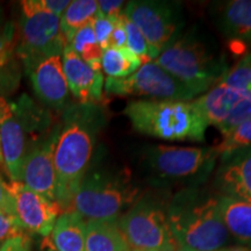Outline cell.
Returning <instances> with one entry per match:
<instances>
[{"label": "cell", "instance_id": "obj_1", "mask_svg": "<svg viewBox=\"0 0 251 251\" xmlns=\"http://www.w3.org/2000/svg\"><path fill=\"white\" fill-rule=\"evenodd\" d=\"M105 121V111L98 103L78 102L65 108L54 156L57 203L63 213L68 212L72 198L86 176Z\"/></svg>", "mask_w": 251, "mask_h": 251}, {"label": "cell", "instance_id": "obj_2", "mask_svg": "<svg viewBox=\"0 0 251 251\" xmlns=\"http://www.w3.org/2000/svg\"><path fill=\"white\" fill-rule=\"evenodd\" d=\"M220 194L201 186L183 188L166 206V218L176 242L194 251H218L229 242L220 213Z\"/></svg>", "mask_w": 251, "mask_h": 251}, {"label": "cell", "instance_id": "obj_3", "mask_svg": "<svg viewBox=\"0 0 251 251\" xmlns=\"http://www.w3.org/2000/svg\"><path fill=\"white\" fill-rule=\"evenodd\" d=\"M155 62L197 96L215 86L228 71L227 59L219 46L198 27L181 33Z\"/></svg>", "mask_w": 251, "mask_h": 251}, {"label": "cell", "instance_id": "obj_4", "mask_svg": "<svg viewBox=\"0 0 251 251\" xmlns=\"http://www.w3.org/2000/svg\"><path fill=\"white\" fill-rule=\"evenodd\" d=\"M125 115L136 131L166 141L203 142L208 125L193 101L134 100Z\"/></svg>", "mask_w": 251, "mask_h": 251}, {"label": "cell", "instance_id": "obj_5", "mask_svg": "<svg viewBox=\"0 0 251 251\" xmlns=\"http://www.w3.org/2000/svg\"><path fill=\"white\" fill-rule=\"evenodd\" d=\"M214 147H149L143 151V168L150 183L158 187H199L216 166Z\"/></svg>", "mask_w": 251, "mask_h": 251}, {"label": "cell", "instance_id": "obj_6", "mask_svg": "<svg viewBox=\"0 0 251 251\" xmlns=\"http://www.w3.org/2000/svg\"><path fill=\"white\" fill-rule=\"evenodd\" d=\"M140 199L141 190L126 172H96L81 180L68 212L87 221H118Z\"/></svg>", "mask_w": 251, "mask_h": 251}, {"label": "cell", "instance_id": "obj_7", "mask_svg": "<svg viewBox=\"0 0 251 251\" xmlns=\"http://www.w3.org/2000/svg\"><path fill=\"white\" fill-rule=\"evenodd\" d=\"M15 54L25 68L40 59L62 55L68 46L61 30V17L43 11L37 0H24Z\"/></svg>", "mask_w": 251, "mask_h": 251}, {"label": "cell", "instance_id": "obj_8", "mask_svg": "<svg viewBox=\"0 0 251 251\" xmlns=\"http://www.w3.org/2000/svg\"><path fill=\"white\" fill-rule=\"evenodd\" d=\"M128 247L141 251H176V242L166 218V207L151 197H141L118 220Z\"/></svg>", "mask_w": 251, "mask_h": 251}, {"label": "cell", "instance_id": "obj_9", "mask_svg": "<svg viewBox=\"0 0 251 251\" xmlns=\"http://www.w3.org/2000/svg\"><path fill=\"white\" fill-rule=\"evenodd\" d=\"M125 15L139 28L149 48L151 61L181 34V4L169 0H134L125 6Z\"/></svg>", "mask_w": 251, "mask_h": 251}, {"label": "cell", "instance_id": "obj_10", "mask_svg": "<svg viewBox=\"0 0 251 251\" xmlns=\"http://www.w3.org/2000/svg\"><path fill=\"white\" fill-rule=\"evenodd\" d=\"M106 92L119 97H147L149 100L191 101L197 94L183 81L169 74L155 61L143 63L134 74L125 78L105 80Z\"/></svg>", "mask_w": 251, "mask_h": 251}, {"label": "cell", "instance_id": "obj_11", "mask_svg": "<svg viewBox=\"0 0 251 251\" xmlns=\"http://www.w3.org/2000/svg\"><path fill=\"white\" fill-rule=\"evenodd\" d=\"M11 213L25 233L50 236L56 220L62 214L57 202L34 192L21 181L8 184Z\"/></svg>", "mask_w": 251, "mask_h": 251}, {"label": "cell", "instance_id": "obj_12", "mask_svg": "<svg viewBox=\"0 0 251 251\" xmlns=\"http://www.w3.org/2000/svg\"><path fill=\"white\" fill-rule=\"evenodd\" d=\"M59 129L61 124H57L41 139L30 144L21 171V183L54 202H57L54 156Z\"/></svg>", "mask_w": 251, "mask_h": 251}, {"label": "cell", "instance_id": "obj_13", "mask_svg": "<svg viewBox=\"0 0 251 251\" xmlns=\"http://www.w3.org/2000/svg\"><path fill=\"white\" fill-rule=\"evenodd\" d=\"M193 105L207 125L214 126L224 136L251 119V102L221 83L193 100Z\"/></svg>", "mask_w": 251, "mask_h": 251}, {"label": "cell", "instance_id": "obj_14", "mask_svg": "<svg viewBox=\"0 0 251 251\" xmlns=\"http://www.w3.org/2000/svg\"><path fill=\"white\" fill-rule=\"evenodd\" d=\"M29 131L15 112L11 102L0 96V146L4 166L11 181H21L24 159L29 148L27 134Z\"/></svg>", "mask_w": 251, "mask_h": 251}, {"label": "cell", "instance_id": "obj_15", "mask_svg": "<svg viewBox=\"0 0 251 251\" xmlns=\"http://www.w3.org/2000/svg\"><path fill=\"white\" fill-rule=\"evenodd\" d=\"M25 69L36 97L47 107L56 111L67 108L70 90L63 71L62 55L42 58Z\"/></svg>", "mask_w": 251, "mask_h": 251}, {"label": "cell", "instance_id": "obj_16", "mask_svg": "<svg viewBox=\"0 0 251 251\" xmlns=\"http://www.w3.org/2000/svg\"><path fill=\"white\" fill-rule=\"evenodd\" d=\"M220 157L214 180L220 196L251 201V148Z\"/></svg>", "mask_w": 251, "mask_h": 251}, {"label": "cell", "instance_id": "obj_17", "mask_svg": "<svg viewBox=\"0 0 251 251\" xmlns=\"http://www.w3.org/2000/svg\"><path fill=\"white\" fill-rule=\"evenodd\" d=\"M62 64L70 92L79 103L101 101L105 78L101 71H96L67 46L62 52Z\"/></svg>", "mask_w": 251, "mask_h": 251}, {"label": "cell", "instance_id": "obj_18", "mask_svg": "<svg viewBox=\"0 0 251 251\" xmlns=\"http://www.w3.org/2000/svg\"><path fill=\"white\" fill-rule=\"evenodd\" d=\"M211 15L225 37L251 47V0L214 2Z\"/></svg>", "mask_w": 251, "mask_h": 251}, {"label": "cell", "instance_id": "obj_19", "mask_svg": "<svg viewBox=\"0 0 251 251\" xmlns=\"http://www.w3.org/2000/svg\"><path fill=\"white\" fill-rule=\"evenodd\" d=\"M219 206L229 235L251 249V201L220 196Z\"/></svg>", "mask_w": 251, "mask_h": 251}, {"label": "cell", "instance_id": "obj_20", "mask_svg": "<svg viewBox=\"0 0 251 251\" xmlns=\"http://www.w3.org/2000/svg\"><path fill=\"white\" fill-rule=\"evenodd\" d=\"M86 221L74 212H64L56 220L50 238L58 251H85Z\"/></svg>", "mask_w": 251, "mask_h": 251}, {"label": "cell", "instance_id": "obj_21", "mask_svg": "<svg viewBox=\"0 0 251 251\" xmlns=\"http://www.w3.org/2000/svg\"><path fill=\"white\" fill-rule=\"evenodd\" d=\"M118 221H86L85 251H129Z\"/></svg>", "mask_w": 251, "mask_h": 251}, {"label": "cell", "instance_id": "obj_22", "mask_svg": "<svg viewBox=\"0 0 251 251\" xmlns=\"http://www.w3.org/2000/svg\"><path fill=\"white\" fill-rule=\"evenodd\" d=\"M98 15V1L96 0H75L61 17V30L68 45L75 33L90 23Z\"/></svg>", "mask_w": 251, "mask_h": 251}, {"label": "cell", "instance_id": "obj_23", "mask_svg": "<svg viewBox=\"0 0 251 251\" xmlns=\"http://www.w3.org/2000/svg\"><path fill=\"white\" fill-rule=\"evenodd\" d=\"M143 62L128 48H107L102 51L101 70L108 78H125L134 74Z\"/></svg>", "mask_w": 251, "mask_h": 251}, {"label": "cell", "instance_id": "obj_24", "mask_svg": "<svg viewBox=\"0 0 251 251\" xmlns=\"http://www.w3.org/2000/svg\"><path fill=\"white\" fill-rule=\"evenodd\" d=\"M71 49L80 56L84 62L87 63L93 70L101 71V56L103 50L97 42L93 30V23L80 28L75 33L69 42Z\"/></svg>", "mask_w": 251, "mask_h": 251}, {"label": "cell", "instance_id": "obj_25", "mask_svg": "<svg viewBox=\"0 0 251 251\" xmlns=\"http://www.w3.org/2000/svg\"><path fill=\"white\" fill-rule=\"evenodd\" d=\"M15 56L14 33L9 28L0 33V91L11 89L17 84Z\"/></svg>", "mask_w": 251, "mask_h": 251}, {"label": "cell", "instance_id": "obj_26", "mask_svg": "<svg viewBox=\"0 0 251 251\" xmlns=\"http://www.w3.org/2000/svg\"><path fill=\"white\" fill-rule=\"evenodd\" d=\"M219 83L251 102V54H248L233 69L227 71Z\"/></svg>", "mask_w": 251, "mask_h": 251}, {"label": "cell", "instance_id": "obj_27", "mask_svg": "<svg viewBox=\"0 0 251 251\" xmlns=\"http://www.w3.org/2000/svg\"><path fill=\"white\" fill-rule=\"evenodd\" d=\"M219 156L236 151L240 149L251 148V119L238 126L236 129L224 136L222 142L214 147Z\"/></svg>", "mask_w": 251, "mask_h": 251}, {"label": "cell", "instance_id": "obj_28", "mask_svg": "<svg viewBox=\"0 0 251 251\" xmlns=\"http://www.w3.org/2000/svg\"><path fill=\"white\" fill-rule=\"evenodd\" d=\"M125 13V12H124ZM124 21L126 27V33H127V48L136 54L144 61V63L151 61L149 57V48L147 45V41L144 39L142 33L139 28L135 26L134 23L128 19L124 14Z\"/></svg>", "mask_w": 251, "mask_h": 251}, {"label": "cell", "instance_id": "obj_29", "mask_svg": "<svg viewBox=\"0 0 251 251\" xmlns=\"http://www.w3.org/2000/svg\"><path fill=\"white\" fill-rule=\"evenodd\" d=\"M118 19H108L101 15H97L93 21V30L96 35L97 42L102 50L107 49L109 47V40H111L112 31L114 29L115 23Z\"/></svg>", "mask_w": 251, "mask_h": 251}, {"label": "cell", "instance_id": "obj_30", "mask_svg": "<svg viewBox=\"0 0 251 251\" xmlns=\"http://www.w3.org/2000/svg\"><path fill=\"white\" fill-rule=\"evenodd\" d=\"M23 235L26 233L20 228L14 215L8 212H0V243Z\"/></svg>", "mask_w": 251, "mask_h": 251}, {"label": "cell", "instance_id": "obj_31", "mask_svg": "<svg viewBox=\"0 0 251 251\" xmlns=\"http://www.w3.org/2000/svg\"><path fill=\"white\" fill-rule=\"evenodd\" d=\"M125 2L121 0H100L98 1V15L108 19H119L124 14Z\"/></svg>", "mask_w": 251, "mask_h": 251}, {"label": "cell", "instance_id": "obj_32", "mask_svg": "<svg viewBox=\"0 0 251 251\" xmlns=\"http://www.w3.org/2000/svg\"><path fill=\"white\" fill-rule=\"evenodd\" d=\"M124 14L115 23L114 29L112 31L111 40H109L108 48H127V33H126Z\"/></svg>", "mask_w": 251, "mask_h": 251}, {"label": "cell", "instance_id": "obj_33", "mask_svg": "<svg viewBox=\"0 0 251 251\" xmlns=\"http://www.w3.org/2000/svg\"><path fill=\"white\" fill-rule=\"evenodd\" d=\"M70 2L69 0H37V4L43 11L57 15V17H62Z\"/></svg>", "mask_w": 251, "mask_h": 251}, {"label": "cell", "instance_id": "obj_34", "mask_svg": "<svg viewBox=\"0 0 251 251\" xmlns=\"http://www.w3.org/2000/svg\"><path fill=\"white\" fill-rule=\"evenodd\" d=\"M0 251H30L29 237L26 235L9 238L0 246Z\"/></svg>", "mask_w": 251, "mask_h": 251}, {"label": "cell", "instance_id": "obj_35", "mask_svg": "<svg viewBox=\"0 0 251 251\" xmlns=\"http://www.w3.org/2000/svg\"><path fill=\"white\" fill-rule=\"evenodd\" d=\"M0 212L11 213V199H9L8 184L0 175Z\"/></svg>", "mask_w": 251, "mask_h": 251}, {"label": "cell", "instance_id": "obj_36", "mask_svg": "<svg viewBox=\"0 0 251 251\" xmlns=\"http://www.w3.org/2000/svg\"><path fill=\"white\" fill-rule=\"evenodd\" d=\"M39 251H58V250L55 248L50 236H47V237L41 238L39 243Z\"/></svg>", "mask_w": 251, "mask_h": 251}, {"label": "cell", "instance_id": "obj_37", "mask_svg": "<svg viewBox=\"0 0 251 251\" xmlns=\"http://www.w3.org/2000/svg\"><path fill=\"white\" fill-rule=\"evenodd\" d=\"M218 251H251V249L246 247H230V248H224Z\"/></svg>", "mask_w": 251, "mask_h": 251}, {"label": "cell", "instance_id": "obj_38", "mask_svg": "<svg viewBox=\"0 0 251 251\" xmlns=\"http://www.w3.org/2000/svg\"><path fill=\"white\" fill-rule=\"evenodd\" d=\"M0 165H4V158H2V152H1V146H0Z\"/></svg>", "mask_w": 251, "mask_h": 251}, {"label": "cell", "instance_id": "obj_39", "mask_svg": "<svg viewBox=\"0 0 251 251\" xmlns=\"http://www.w3.org/2000/svg\"><path fill=\"white\" fill-rule=\"evenodd\" d=\"M176 251H194V250H192V249H187V248H179V249L176 250Z\"/></svg>", "mask_w": 251, "mask_h": 251}, {"label": "cell", "instance_id": "obj_40", "mask_svg": "<svg viewBox=\"0 0 251 251\" xmlns=\"http://www.w3.org/2000/svg\"><path fill=\"white\" fill-rule=\"evenodd\" d=\"M129 251H141V250H133V249H130Z\"/></svg>", "mask_w": 251, "mask_h": 251}]
</instances>
